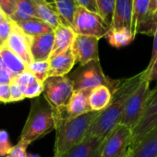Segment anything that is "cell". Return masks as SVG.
<instances>
[{"label":"cell","instance_id":"obj_10","mask_svg":"<svg viewBox=\"0 0 157 157\" xmlns=\"http://www.w3.org/2000/svg\"><path fill=\"white\" fill-rule=\"evenodd\" d=\"M98 43L99 39L95 37L76 34L71 46L75 62L82 66L91 61L99 60Z\"/></svg>","mask_w":157,"mask_h":157},{"label":"cell","instance_id":"obj_42","mask_svg":"<svg viewBox=\"0 0 157 157\" xmlns=\"http://www.w3.org/2000/svg\"><path fill=\"white\" fill-rule=\"evenodd\" d=\"M4 44V41L2 40V38L1 37H0V46H2Z\"/></svg>","mask_w":157,"mask_h":157},{"label":"cell","instance_id":"obj_36","mask_svg":"<svg viewBox=\"0 0 157 157\" xmlns=\"http://www.w3.org/2000/svg\"><path fill=\"white\" fill-rule=\"evenodd\" d=\"M13 25H14V21H11L10 18L7 21H5L4 22L0 23V37L2 38L4 43L7 40V38L9 37V35L10 34Z\"/></svg>","mask_w":157,"mask_h":157},{"label":"cell","instance_id":"obj_20","mask_svg":"<svg viewBox=\"0 0 157 157\" xmlns=\"http://www.w3.org/2000/svg\"><path fill=\"white\" fill-rule=\"evenodd\" d=\"M61 24L72 28L78 4L76 0H51Z\"/></svg>","mask_w":157,"mask_h":157},{"label":"cell","instance_id":"obj_41","mask_svg":"<svg viewBox=\"0 0 157 157\" xmlns=\"http://www.w3.org/2000/svg\"><path fill=\"white\" fill-rule=\"evenodd\" d=\"M26 157H40V155L38 154H33V153H27V156Z\"/></svg>","mask_w":157,"mask_h":157},{"label":"cell","instance_id":"obj_33","mask_svg":"<svg viewBox=\"0 0 157 157\" xmlns=\"http://www.w3.org/2000/svg\"><path fill=\"white\" fill-rule=\"evenodd\" d=\"M29 145L19 141L17 145L13 146L8 152L6 157H26L27 156V147Z\"/></svg>","mask_w":157,"mask_h":157},{"label":"cell","instance_id":"obj_32","mask_svg":"<svg viewBox=\"0 0 157 157\" xmlns=\"http://www.w3.org/2000/svg\"><path fill=\"white\" fill-rule=\"evenodd\" d=\"M12 147L9 133L4 129H0V157L6 156Z\"/></svg>","mask_w":157,"mask_h":157},{"label":"cell","instance_id":"obj_38","mask_svg":"<svg viewBox=\"0 0 157 157\" xmlns=\"http://www.w3.org/2000/svg\"><path fill=\"white\" fill-rule=\"evenodd\" d=\"M76 1H77L78 6L82 7L90 11L97 13V9H96L94 0H76Z\"/></svg>","mask_w":157,"mask_h":157},{"label":"cell","instance_id":"obj_17","mask_svg":"<svg viewBox=\"0 0 157 157\" xmlns=\"http://www.w3.org/2000/svg\"><path fill=\"white\" fill-rule=\"evenodd\" d=\"M53 32H54V45H53L51 56L60 54L71 48L76 35L72 28L60 23Z\"/></svg>","mask_w":157,"mask_h":157},{"label":"cell","instance_id":"obj_18","mask_svg":"<svg viewBox=\"0 0 157 157\" xmlns=\"http://www.w3.org/2000/svg\"><path fill=\"white\" fill-rule=\"evenodd\" d=\"M129 157H157V127L141 140Z\"/></svg>","mask_w":157,"mask_h":157},{"label":"cell","instance_id":"obj_15","mask_svg":"<svg viewBox=\"0 0 157 157\" xmlns=\"http://www.w3.org/2000/svg\"><path fill=\"white\" fill-rule=\"evenodd\" d=\"M132 0H116L110 29H129L131 31Z\"/></svg>","mask_w":157,"mask_h":157},{"label":"cell","instance_id":"obj_2","mask_svg":"<svg viewBox=\"0 0 157 157\" xmlns=\"http://www.w3.org/2000/svg\"><path fill=\"white\" fill-rule=\"evenodd\" d=\"M56 117L54 109L44 96H39L32 104L20 141L29 145L56 129Z\"/></svg>","mask_w":157,"mask_h":157},{"label":"cell","instance_id":"obj_14","mask_svg":"<svg viewBox=\"0 0 157 157\" xmlns=\"http://www.w3.org/2000/svg\"><path fill=\"white\" fill-rule=\"evenodd\" d=\"M54 45V32L32 37L31 56L33 61L48 60Z\"/></svg>","mask_w":157,"mask_h":157},{"label":"cell","instance_id":"obj_26","mask_svg":"<svg viewBox=\"0 0 157 157\" xmlns=\"http://www.w3.org/2000/svg\"><path fill=\"white\" fill-rule=\"evenodd\" d=\"M157 26V0H150L147 15L140 25L138 34H146L153 36Z\"/></svg>","mask_w":157,"mask_h":157},{"label":"cell","instance_id":"obj_3","mask_svg":"<svg viewBox=\"0 0 157 157\" xmlns=\"http://www.w3.org/2000/svg\"><path fill=\"white\" fill-rule=\"evenodd\" d=\"M100 112L91 111L70 119L60 120L56 127L54 156L60 157L71 147L82 141Z\"/></svg>","mask_w":157,"mask_h":157},{"label":"cell","instance_id":"obj_22","mask_svg":"<svg viewBox=\"0 0 157 157\" xmlns=\"http://www.w3.org/2000/svg\"><path fill=\"white\" fill-rule=\"evenodd\" d=\"M0 57L6 67L16 77L27 69V64L15 53L10 51L4 44L0 46Z\"/></svg>","mask_w":157,"mask_h":157},{"label":"cell","instance_id":"obj_16","mask_svg":"<svg viewBox=\"0 0 157 157\" xmlns=\"http://www.w3.org/2000/svg\"><path fill=\"white\" fill-rule=\"evenodd\" d=\"M48 77H57L66 76L67 73H69L76 62L70 48L60 54L51 56L48 59Z\"/></svg>","mask_w":157,"mask_h":157},{"label":"cell","instance_id":"obj_7","mask_svg":"<svg viewBox=\"0 0 157 157\" xmlns=\"http://www.w3.org/2000/svg\"><path fill=\"white\" fill-rule=\"evenodd\" d=\"M150 86L151 82L145 71V76L141 82L127 101L119 124L124 125L132 130L144 110L145 104L151 92Z\"/></svg>","mask_w":157,"mask_h":157},{"label":"cell","instance_id":"obj_4","mask_svg":"<svg viewBox=\"0 0 157 157\" xmlns=\"http://www.w3.org/2000/svg\"><path fill=\"white\" fill-rule=\"evenodd\" d=\"M68 78L72 82L74 91L92 90L97 86L105 85L113 93L121 81L111 80L106 77L102 69L100 60H94L80 66Z\"/></svg>","mask_w":157,"mask_h":157},{"label":"cell","instance_id":"obj_30","mask_svg":"<svg viewBox=\"0 0 157 157\" xmlns=\"http://www.w3.org/2000/svg\"><path fill=\"white\" fill-rule=\"evenodd\" d=\"M97 13L105 20V21L111 25L116 0H94Z\"/></svg>","mask_w":157,"mask_h":157},{"label":"cell","instance_id":"obj_25","mask_svg":"<svg viewBox=\"0 0 157 157\" xmlns=\"http://www.w3.org/2000/svg\"><path fill=\"white\" fill-rule=\"evenodd\" d=\"M105 37L109 44L116 48L127 46L135 39L132 32L129 29H110Z\"/></svg>","mask_w":157,"mask_h":157},{"label":"cell","instance_id":"obj_21","mask_svg":"<svg viewBox=\"0 0 157 157\" xmlns=\"http://www.w3.org/2000/svg\"><path fill=\"white\" fill-rule=\"evenodd\" d=\"M33 2L34 4L38 18L55 30L60 24V21L53 3L49 0H33Z\"/></svg>","mask_w":157,"mask_h":157},{"label":"cell","instance_id":"obj_23","mask_svg":"<svg viewBox=\"0 0 157 157\" xmlns=\"http://www.w3.org/2000/svg\"><path fill=\"white\" fill-rule=\"evenodd\" d=\"M10 19L16 23L32 19H39L33 0H19L15 11Z\"/></svg>","mask_w":157,"mask_h":157},{"label":"cell","instance_id":"obj_28","mask_svg":"<svg viewBox=\"0 0 157 157\" xmlns=\"http://www.w3.org/2000/svg\"><path fill=\"white\" fill-rule=\"evenodd\" d=\"M147 77L150 82H154L155 85H157V26L153 33V44H152V52L151 56L149 62L148 67L145 68Z\"/></svg>","mask_w":157,"mask_h":157},{"label":"cell","instance_id":"obj_19","mask_svg":"<svg viewBox=\"0 0 157 157\" xmlns=\"http://www.w3.org/2000/svg\"><path fill=\"white\" fill-rule=\"evenodd\" d=\"M112 99V91L105 85H100L91 90L89 105L92 111L101 112L108 106Z\"/></svg>","mask_w":157,"mask_h":157},{"label":"cell","instance_id":"obj_24","mask_svg":"<svg viewBox=\"0 0 157 157\" xmlns=\"http://www.w3.org/2000/svg\"><path fill=\"white\" fill-rule=\"evenodd\" d=\"M149 2L150 0H132L131 32L134 37L137 36L138 31L147 15Z\"/></svg>","mask_w":157,"mask_h":157},{"label":"cell","instance_id":"obj_1","mask_svg":"<svg viewBox=\"0 0 157 157\" xmlns=\"http://www.w3.org/2000/svg\"><path fill=\"white\" fill-rule=\"evenodd\" d=\"M145 76V69L140 73L120 81L118 86L112 93V99L106 108L99 113L90 126L87 134L101 140L105 138L119 124L128 99L138 88Z\"/></svg>","mask_w":157,"mask_h":157},{"label":"cell","instance_id":"obj_27","mask_svg":"<svg viewBox=\"0 0 157 157\" xmlns=\"http://www.w3.org/2000/svg\"><path fill=\"white\" fill-rule=\"evenodd\" d=\"M17 24L27 35L31 37L51 33L54 31L47 23L40 19H32L25 21L18 22Z\"/></svg>","mask_w":157,"mask_h":157},{"label":"cell","instance_id":"obj_34","mask_svg":"<svg viewBox=\"0 0 157 157\" xmlns=\"http://www.w3.org/2000/svg\"><path fill=\"white\" fill-rule=\"evenodd\" d=\"M18 1L19 0H0V8L9 18L13 15Z\"/></svg>","mask_w":157,"mask_h":157},{"label":"cell","instance_id":"obj_9","mask_svg":"<svg viewBox=\"0 0 157 157\" xmlns=\"http://www.w3.org/2000/svg\"><path fill=\"white\" fill-rule=\"evenodd\" d=\"M131 129L118 124L104 140L101 157H129Z\"/></svg>","mask_w":157,"mask_h":157},{"label":"cell","instance_id":"obj_37","mask_svg":"<svg viewBox=\"0 0 157 157\" xmlns=\"http://www.w3.org/2000/svg\"><path fill=\"white\" fill-rule=\"evenodd\" d=\"M0 103H10V84H0Z\"/></svg>","mask_w":157,"mask_h":157},{"label":"cell","instance_id":"obj_5","mask_svg":"<svg viewBox=\"0 0 157 157\" xmlns=\"http://www.w3.org/2000/svg\"><path fill=\"white\" fill-rule=\"evenodd\" d=\"M44 97L56 114L62 112L71 98L74 89L67 76L47 77L44 82Z\"/></svg>","mask_w":157,"mask_h":157},{"label":"cell","instance_id":"obj_11","mask_svg":"<svg viewBox=\"0 0 157 157\" xmlns=\"http://www.w3.org/2000/svg\"><path fill=\"white\" fill-rule=\"evenodd\" d=\"M31 41L32 37L27 35L19 25L14 22L12 31L5 41L4 45L18 55L28 65L33 61L31 56Z\"/></svg>","mask_w":157,"mask_h":157},{"label":"cell","instance_id":"obj_29","mask_svg":"<svg viewBox=\"0 0 157 157\" xmlns=\"http://www.w3.org/2000/svg\"><path fill=\"white\" fill-rule=\"evenodd\" d=\"M27 70L32 73L37 80L44 82L47 77L49 71V63L48 60L45 61H32L27 65Z\"/></svg>","mask_w":157,"mask_h":157},{"label":"cell","instance_id":"obj_39","mask_svg":"<svg viewBox=\"0 0 157 157\" xmlns=\"http://www.w3.org/2000/svg\"><path fill=\"white\" fill-rule=\"evenodd\" d=\"M9 19V17L5 14V12L3 11V10L0 8V23L4 22L5 21H7Z\"/></svg>","mask_w":157,"mask_h":157},{"label":"cell","instance_id":"obj_12","mask_svg":"<svg viewBox=\"0 0 157 157\" xmlns=\"http://www.w3.org/2000/svg\"><path fill=\"white\" fill-rule=\"evenodd\" d=\"M90 92L91 90L74 91L66 108L58 114L55 113L56 117V123L60 120L74 118L88 112H91L92 110L89 105Z\"/></svg>","mask_w":157,"mask_h":157},{"label":"cell","instance_id":"obj_31","mask_svg":"<svg viewBox=\"0 0 157 157\" xmlns=\"http://www.w3.org/2000/svg\"><path fill=\"white\" fill-rule=\"evenodd\" d=\"M21 91L23 93L24 98H37L44 92V82L36 80Z\"/></svg>","mask_w":157,"mask_h":157},{"label":"cell","instance_id":"obj_35","mask_svg":"<svg viewBox=\"0 0 157 157\" xmlns=\"http://www.w3.org/2000/svg\"><path fill=\"white\" fill-rule=\"evenodd\" d=\"M10 103L20 102V101L25 99L21 87L17 83L12 82L10 84Z\"/></svg>","mask_w":157,"mask_h":157},{"label":"cell","instance_id":"obj_8","mask_svg":"<svg viewBox=\"0 0 157 157\" xmlns=\"http://www.w3.org/2000/svg\"><path fill=\"white\" fill-rule=\"evenodd\" d=\"M157 127V85L151 90L144 110L137 122L136 126L132 128L130 152L141 141V140L153 128ZM130 154V153H129Z\"/></svg>","mask_w":157,"mask_h":157},{"label":"cell","instance_id":"obj_13","mask_svg":"<svg viewBox=\"0 0 157 157\" xmlns=\"http://www.w3.org/2000/svg\"><path fill=\"white\" fill-rule=\"evenodd\" d=\"M104 140L93 135H86L85 138L67 150L60 157H101Z\"/></svg>","mask_w":157,"mask_h":157},{"label":"cell","instance_id":"obj_6","mask_svg":"<svg viewBox=\"0 0 157 157\" xmlns=\"http://www.w3.org/2000/svg\"><path fill=\"white\" fill-rule=\"evenodd\" d=\"M72 29L76 34L101 39L110 30V25L98 14L78 6L74 14Z\"/></svg>","mask_w":157,"mask_h":157},{"label":"cell","instance_id":"obj_40","mask_svg":"<svg viewBox=\"0 0 157 157\" xmlns=\"http://www.w3.org/2000/svg\"><path fill=\"white\" fill-rule=\"evenodd\" d=\"M6 68H7V67H6V66H5V64H4L3 60L1 59V57H0V74H1Z\"/></svg>","mask_w":157,"mask_h":157}]
</instances>
